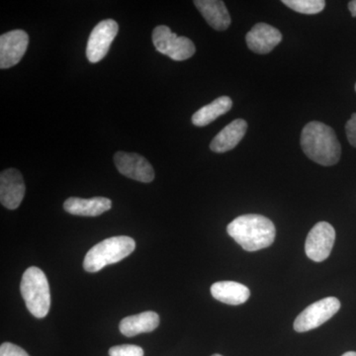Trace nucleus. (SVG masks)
Returning <instances> with one entry per match:
<instances>
[{
  "label": "nucleus",
  "instance_id": "f257e3e1",
  "mask_svg": "<svg viewBox=\"0 0 356 356\" xmlns=\"http://www.w3.org/2000/svg\"><path fill=\"white\" fill-rule=\"evenodd\" d=\"M300 143L304 154L318 165H334L341 159V147L334 129L322 122L307 124L302 131Z\"/></svg>",
  "mask_w": 356,
  "mask_h": 356
},
{
  "label": "nucleus",
  "instance_id": "f03ea898",
  "mask_svg": "<svg viewBox=\"0 0 356 356\" xmlns=\"http://www.w3.org/2000/svg\"><path fill=\"white\" fill-rule=\"evenodd\" d=\"M229 236L247 252L270 247L275 240V226L268 218L257 214L236 218L227 227Z\"/></svg>",
  "mask_w": 356,
  "mask_h": 356
},
{
  "label": "nucleus",
  "instance_id": "7ed1b4c3",
  "mask_svg": "<svg viewBox=\"0 0 356 356\" xmlns=\"http://www.w3.org/2000/svg\"><path fill=\"white\" fill-rule=\"evenodd\" d=\"M136 248L135 241L127 236H112L91 248L84 257L83 267L88 273H95L105 266L123 261Z\"/></svg>",
  "mask_w": 356,
  "mask_h": 356
},
{
  "label": "nucleus",
  "instance_id": "20e7f679",
  "mask_svg": "<svg viewBox=\"0 0 356 356\" xmlns=\"http://www.w3.org/2000/svg\"><path fill=\"white\" fill-rule=\"evenodd\" d=\"M20 291L26 307L34 317L42 318L51 308L50 285L46 274L36 266L26 269L21 280Z\"/></svg>",
  "mask_w": 356,
  "mask_h": 356
},
{
  "label": "nucleus",
  "instance_id": "39448f33",
  "mask_svg": "<svg viewBox=\"0 0 356 356\" xmlns=\"http://www.w3.org/2000/svg\"><path fill=\"white\" fill-rule=\"evenodd\" d=\"M154 48L173 60H188L195 54V44L186 37L177 36L170 27L159 25L153 31Z\"/></svg>",
  "mask_w": 356,
  "mask_h": 356
},
{
  "label": "nucleus",
  "instance_id": "423d86ee",
  "mask_svg": "<svg viewBox=\"0 0 356 356\" xmlns=\"http://www.w3.org/2000/svg\"><path fill=\"white\" fill-rule=\"evenodd\" d=\"M341 302L336 297H327L307 307L305 310L296 318L294 330L298 332H305L317 329L339 312Z\"/></svg>",
  "mask_w": 356,
  "mask_h": 356
},
{
  "label": "nucleus",
  "instance_id": "0eeeda50",
  "mask_svg": "<svg viewBox=\"0 0 356 356\" xmlns=\"http://www.w3.org/2000/svg\"><path fill=\"white\" fill-rule=\"evenodd\" d=\"M336 241V231L331 224L320 222L312 228L306 238L305 252L312 261H324L331 254Z\"/></svg>",
  "mask_w": 356,
  "mask_h": 356
},
{
  "label": "nucleus",
  "instance_id": "6e6552de",
  "mask_svg": "<svg viewBox=\"0 0 356 356\" xmlns=\"http://www.w3.org/2000/svg\"><path fill=\"white\" fill-rule=\"evenodd\" d=\"M118 31V23L112 19L103 20L93 28L86 46V57L89 62L95 64L103 60L108 54L110 46Z\"/></svg>",
  "mask_w": 356,
  "mask_h": 356
},
{
  "label": "nucleus",
  "instance_id": "1a4fd4ad",
  "mask_svg": "<svg viewBox=\"0 0 356 356\" xmlns=\"http://www.w3.org/2000/svg\"><path fill=\"white\" fill-rule=\"evenodd\" d=\"M29 44L24 30H13L0 37V69H9L20 62Z\"/></svg>",
  "mask_w": 356,
  "mask_h": 356
},
{
  "label": "nucleus",
  "instance_id": "9d476101",
  "mask_svg": "<svg viewBox=\"0 0 356 356\" xmlns=\"http://www.w3.org/2000/svg\"><path fill=\"white\" fill-rule=\"evenodd\" d=\"M114 161L117 170L126 177L145 184L154 179L153 166L140 154L118 152L115 154Z\"/></svg>",
  "mask_w": 356,
  "mask_h": 356
},
{
  "label": "nucleus",
  "instance_id": "9b49d317",
  "mask_svg": "<svg viewBox=\"0 0 356 356\" xmlns=\"http://www.w3.org/2000/svg\"><path fill=\"white\" fill-rule=\"evenodd\" d=\"M26 186L22 175L15 168H8L0 175V201L9 210L19 207L24 198Z\"/></svg>",
  "mask_w": 356,
  "mask_h": 356
},
{
  "label": "nucleus",
  "instance_id": "f8f14e48",
  "mask_svg": "<svg viewBox=\"0 0 356 356\" xmlns=\"http://www.w3.org/2000/svg\"><path fill=\"white\" fill-rule=\"evenodd\" d=\"M248 49L259 55L270 53L282 41L280 30L266 24L257 23L245 36Z\"/></svg>",
  "mask_w": 356,
  "mask_h": 356
},
{
  "label": "nucleus",
  "instance_id": "ddd939ff",
  "mask_svg": "<svg viewBox=\"0 0 356 356\" xmlns=\"http://www.w3.org/2000/svg\"><path fill=\"white\" fill-rule=\"evenodd\" d=\"M248 130L247 121L236 119L222 129L210 144L211 151L217 154L226 153L238 146Z\"/></svg>",
  "mask_w": 356,
  "mask_h": 356
},
{
  "label": "nucleus",
  "instance_id": "4468645a",
  "mask_svg": "<svg viewBox=\"0 0 356 356\" xmlns=\"http://www.w3.org/2000/svg\"><path fill=\"white\" fill-rule=\"evenodd\" d=\"M194 4L202 14L208 24L217 30L224 31L231 25L232 19L226 4L221 0H195Z\"/></svg>",
  "mask_w": 356,
  "mask_h": 356
},
{
  "label": "nucleus",
  "instance_id": "2eb2a0df",
  "mask_svg": "<svg viewBox=\"0 0 356 356\" xmlns=\"http://www.w3.org/2000/svg\"><path fill=\"white\" fill-rule=\"evenodd\" d=\"M112 207V201L105 197L83 199L70 197L65 200L64 209L67 213L76 216L96 217L109 211Z\"/></svg>",
  "mask_w": 356,
  "mask_h": 356
},
{
  "label": "nucleus",
  "instance_id": "dca6fc26",
  "mask_svg": "<svg viewBox=\"0 0 356 356\" xmlns=\"http://www.w3.org/2000/svg\"><path fill=\"white\" fill-rule=\"evenodd\" d=\"M211 294L218 301L228 305H241L250 298V291L245 285L234 281H220L211 286Z\"/></svg>",
  "mask_w": 356,
  "mask_h": 356
},
{
  "label": "nucleus",
  "instance_id": "f3484780",
  "mask_svg": "<svg viewBox=\"0 0 356 356\" xmlns=\"http://www.w3.org/2000/svg\"><path fill=\"white\" fill-rule=\"evenodd\" d=\"M159 316L154 312H144L138 315L124 318L121 321L119 329L124 336L132 337L143 332L154 331L159 327Z\"/></svg>",
  "mask_w": 356,
  "mask_h": 356
},
{
  "label": "nucleus",
  "instance_id": "a211bd4d",
  "mask_svg": "<svg viewBox=\"0 0 356 356\" xmlns=\"http://www.w3.org/2000/svg\"><path fill=\"white\" fill-rule=\"evenodd\" d=\"M232 106H233V102L231 98L228 96H221L210 104L205 105L196 111L192 116V123L198 127L209 125L220 116L229 112Z\"/></svg>",
  "mask_w": 356,
  "mask_h": 356
},
{
  "label": "nucleus",
  "instance_id": "6ab92c4d",
  "mask_svg": "<svg viewBox=\"0 0 356 356\" xmlns=\"http://www.w3.org/2000/svg\"><path fill=\"white\" fill-rule=\"evenodd\" d=\"M282 3L296 13L309 15L322 13L325 6L324 0H283Z\"/></svg>",
  "mask_w": 356,
  "mask_h": 356
},
{
  "label": "nucleus",
  "instance_id": "aec40b11",
  "mask_svg": "<svg viewBox=\"0 0 356 356\" xmlns=\"http://www.w3.org/2000/svg\"><path fill=\"white\" fill-rule=\"evenodd\" d=\"M110 356H144L142 348L133 344H123L116 346L109 350Z\"/></svg>",
  "mask_w": 356,
  "mask_h": 356
},
{
  "label": "nucleus",
  "instance_id": "412c9836",
  "mask_svg": "<svg viewBox=\"0 0 356 356\" xmlns=\"http://www.w3.org/2000/svg\"><path fill=\"white\" fill-rule=\"evenodd\" d=\"M0 356H30L23 348L16 344L4 343L0 346Z\"/></svg>",
  "mask_w": 356,
  "mask_h": 356
},
{
  "label": "nucleus",
  "instance_id": "4be33fe9",
  "mask_svg": "<svg viewBox=\"0 0 356 356\" xmlns=\"http://www.w3.org/2000/svg\"><path fill=\"white\" fill-rule=\"evenodd\" d=\"M346 133L351 146L356 147V113L351 115L350 120L346 122Z\"/></svg>",
  "mask_w": 356,
  "mask_h": 356
},
{
  "label": "nucleus",
  "instance_id": "5701e85b",
  "mask_svg": "<svg viewBox=\"0 0 356 356\" xmlns=\"http://www.w3.org/2000/svg\"><path fill=\"white\" fill-rule=\"evenodd\" d=\"M348 9H350L353 17H356V0H353V1L348 3Z\"/></svg>",
  "mask_w": 356,
  "mask_h": 356
},
{
  "label": "nucleus",
  "instance_id": "b1692460",
  "mask_svg": "<svg viewBox=\"0 0 356 356\" xmlns=\"http://www.w3.org/2000/svg\"><path fill=\"white\" fill-rule=\"evenodd\" d=\"M341 356H356V353L355 351H348V353H346Z\"/></svg>",
  "mask_w": 356,
  "mask_h": 356
},
{
  "label": "nucleus",
  "instance_id": "393cba45",
  "mask_svg": "<svg viewBox=\"0 0 356 356\" xmlns=\"http://www.w3.org/2000/svg\"><path fill=\"white\" fill-rule=\"evenodd\" d=\"M212 356H222L221 355H212Z\"/></svg>",
  "mask_w": 356,
  "mask_h": 356
},
{
  "label": "nucleus",
  "instance_id": "a878e982",
  "mask_svg": "<svg viewBox=\"0 0 356 356\" xmlns=\"http://www.w3.org/2000/svg\"><path fill=\"white\" fill-rule=\"evenodd\" d=\"M355 91H356V84H355Z\"/></svg>",
  "mask_w": 356,
  "mask_h": 356
}]
</instances>
